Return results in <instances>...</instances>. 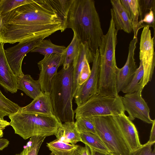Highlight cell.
I'll return each instance as SVG.
<instances>
[{
    "label": "cell",
    "mask_w": 155,
    "mask_h": 155,
    "mask_svg": "<svg viewBox=\"0 0 155 155\" xmlns=\"http://www.w3.org/2000/svg\"><path fill=\"white\" fill-rule=\"evenodd\" d=\"M46 137L44 136L31 137L23 150L19 153L15 155H38L40 147Z\"/></svg>",
    "instance_id": "4316f807"
},
{
    "label": "cell",
    "mask_w": 155,
    "mask_h": 155,
    "mask_svg": "<svg viewBox=\"0 0 155 155\" xmlns=\"http://www.w3.org/2000/svg\"><path fill=\"white\" fill-rule=\"evenodd\" d=\"M47 37L35 38L25 40L16 45L4 50L9 65L13 73L18 78L24 75L21 65L24 57L37 46Z\"/></svg>",
    "instance_id": "9c48e42d"
},
{
    "label": "cell",
    "mask_w": 155,
    "mask_h": 155,
    "mask_svg": "<svg viewBox=\"0 0 155 155\" xmlns=\"http://www.w3.org/2000/svg\"><path fill=\"white\" fill-rule=\"evenodd\" d=\"M66 47L55 45L50 39H43L31 52H38L44 56L53 54H63Z\"/></svg>",
    "instance_id": "d4e9b609"
},
{
    "label": "cell",
    "mask_w": 155,
    "mask_h": 155,
    "mask_svg": "<svg viewBox=\"0 0 155 155\" xmlns=\"http://www.w3.org/2000/svg\"><path fill=\"white\" fill-rule=\"evenodd\" d=\"M72 155H91L89 147L85 145L84 147L79 145L74 150Z\"/></svg>",
    "instance_id": "e575fe53"
},
{
    "label": "cell",
    "mask_w": 155,
    "mask_h": 155,
    "mask_svg": "<svg viewBox=\"0 0 155 155\" xmlns=\"http://www.w3.org/2000/svg\"><path fill=\"white\" fill-rule=\"evenodd\" d=\"M4 43H0V86L12 93L18 91V77L13 73L7 60L4 48Z\"/></svg>",
    "instance_id": "9a60e30c"
},
{
    "label": "cell",
    "mask_w": 155,
    "mask_h": 155,
    "mask_svg": "<svg viewBox=\"0 0 155 155\" xmlns=\"http://www.w3.org/2000/svg\"><path fill=\"white\" fill-rule=\"evenodd\" d=\"M90 149L91 155H113L109 152H104L91 148Z\"/></svg>",
    "instance_id": "74e56055"
},
{
    "label": "cell",
    "mask_w": 155,
    "mask_h": 155,
    "mask_svg": "<svg viewBox=\"0 0 155 155\" xmlns=\"http://www.w3.org/2000/svg\"><path fill=\"white\" fill-rule=\"evenodd\" d=\"M33 0H1L0 13L2 15L16 8L32 2Z\"/></svg>",
    "instance_id": "f1b7e54d"
},
{
    "label": "cell",
    "mask_w": 155,
    "mask_h": 155,
    "mask_svg": "<svg viewBox=\"0 0 155 155\" xmlns=\"http://www.w3.org/2000/svg\"><path fill=\"white\" fill-rule=\"evenodd\" d=\"M148 142L154 144L155 143V120L152 124V126L150 132V135Z\"/></svg>",
    "instance_id": "d590c367"
},
{
    "label": "cell",
    "mask_w": 155,
    "mask_h": 155,
    "mask_svg": "<svg viewBox=\"0 0 155 155\" xmlns=\"http://www.w3.org/2000/svg\"><path fill=\"white\" fill-rule=\"evenodd\" d=\"M8 117L15 134L25 140L35 136L54 135L62 124L55 115L24 112L20 110Z\"/></svg>",
    "instance_id": "5b68a950"
},
{
    "label": "cell",
    "mask_w": 155,
    "mask_h": 155,
    "mask_svg": "<svg viewBox=\"0 0 155 155\" xmlns=\"http://www.w3.org/2000/svg\"><path fill=\"white\" fill-rule=\"evenodd\" d=\"M153 144L147 142L136 150L131 151L129 155H155V148L153 150L152 149Z\"/></svg>",
    "instance_id": "1f68e13d"
},
{
    "label": "cell",
    "mask_w": 155,
    "mask_h": 155,
    "mask_svg": "<svg viewBox=\"0 0 155 155\" xmlns=\"http://www.w3.org/2000/svg\"><path fill=\"white\" fill-rule=\"evenodd\" d=\"M1 43V41H0V43Z\"/></svg>",
    "instance_id": "60d3db41"
},
{
    "label": "cell",
    "mask_w": 155,
    "mask_h": 155,
    "mask_svg": "<svg viewBox=\"0 0 155 155\" xmlns=\"http://www.w3.org/2000/svg\"><path fill=\"white\" fill-rule=\"evenodd\" d=\"M2 16L0 13V31L2 25Z\"/></svg>",
    "instance_id": "ab89813d"
},
{
    "label": "cell",
    "mask_w": 155,
    "mask_h": 155,
    "mask_svg": "<svg viewBox=\"0 0 155 155\" xmlns=\"http://www.w3.org/2000/svg\"><path fill=\"white\" fill-rule=\"evenodd\" d=\"M95 55L86 44L81 43L78 54L73 63V86L72 94L73 98L78 89V79L80 73L86 62L92 63Z\"/></svg>",
    "instance_id": "2e32d148"
},
{
    "label": "cell",
    "mask_w": 155,
    "mask_h": 155,
    "mask_svg": "<svg viewBox=\"0 0 155 155\" xmlns=\"http://www.w3.org/2000/svg\"><path fill=\"white\" fill-rule=\"evenodd\" d=\"M66 28H71L81 43L86 44L95 55L104 35L93 0H70Z\"/></svg>",
    "instance_id": "7a4b0ae2"
},
{
    "label": "cell",
    "mask_w": 155,
    "mask_h": 155,
    "mask_svg": "<svg viewBox=\"0 0 155 155\" xmlns=\"http://www.w3.org/2000/svg\"><path fill=\"white\" fill-rule=\"evenodd\" d=\"M79 145L65 143L57 139L47 143V146L51 152V155H72Z\"/></svg>",
    "instance_id": "7402d4cb"
},
{
    "label": "cell",
    "mask_w": 155,
    "mask_h": 155,
    "mask_svg": "<svg viewBox=\"0 0 155 155\" xmlns=\"http://www.w3.org/2000/svg\"><path fill=\"white\" fill-rule=\"evenodd\" d=\"M2 16L0 39L4 44L47 37L66 28L65 0H33Z\"/></svg>",
    "instance_id": "6da1fadb"
},
{
    "label": "cell",
    "mask_w": 155,
    "mask_h": 155,
    "mask_svg": "<svg viewBox=\"0 0 155 155\" xmlns=\"http://www.w3.org/2000/svg\"><path fill=\"white\" fill-rule=\"evenodd\" d=\"M9 144V141L7 139L0 138V150L7 147Z\"/></svg>",
    "instance_id": "f35d334b"
},
{
    "label": "cell",
    "mask_w": 155,
    "mask_h": 155,
    "mask_svg": "<svg viewBox=\"0 0 155 155\" xmlns=\"http://www.w3.org/2000/svg\"><path fill=\"white\" fill-rule=\"evenodd\" d=\"M21 107L6 98L0 90V109L7 113L9 115L16 113L20 109Z\"/></svg>",
    "instance_id": "f546056e"
},
{
    "label": "cell",
    "mask_w": 155,
    "mask_h": 155,
    "mask_svg": "<svg viewBox=\"0 0 155 155\" xmlns=\"http://www.w3.org/2000/svg\"><path fill=\"white\" fill-rule=\"evenodd\" d=\"M100 57L98 50L95 54L91 70V74L87 80L80 86L74 98L77 106L82 104L91 97L97 94L99 74Z\"/></svg>",
    "instance_id": "7c38bea8"
},
{
    "label": "cell",
    "mask_w": 155,
    "mask_h": 155,
    "mask_svg": "<svg viewBox=\"0 0 155 155\" xmlns=\"http://www.w3.org/2000/svg\"><path fill=\"white\" fill-rule=\"evenodd\" d=\"M73 64L57 72L51 83L50 94L54 115L62 122H74L72 107Z\"/></svg>",
    "instance_id": "277c9868"
},
{
    "label": "cell",
    "mask_w": 155,
    "mask_h": 155,
    "mask_svg": "<svg viewBox=\"0 0 155 155\" xmlns=\"http://www.w3.org/2000/svg\"><path fill=\"white\" fill-rule=\"evenodd\" d=\"M63 54L45 56L43 59L38 63L40 70L38 80L43 92L50 94L52 80L59 67L62 65Z\"/></svg>",
    "instance_id": "8fae6325"
},
{
    "label": "cell",
    "mask_w": 155,
    "mask_h": 155,
    "mask_svg": "<svg viewBox=\"0 0 155 155\" xmlns=\"http://www.w3.org/2000/svg\"><path fill=\"white\" fill-rule=\"evenodd\" d=\"M91 74V69L89 64L88 61H87L79 76L78 82V87L87 80Z\"/></svg>",
    "instance_id": "836d02e7"
},
{
    "label": "cell",
    "mask_w": 155,
    "mask_h": 155,
    "mask_svg": "<svg viewBox=\"0 0 155 155\" xmlns=\"http://www.w3.org/2000/svg\"><path fill=\"white\" fill-rule=\"evenodd\" d=\"M1 0H0V2Z\"/></svg>",
    "instance_id": "b9f144b4"
},
{
    "label": "cell",
    "mask_w": 155,
    "mask_h": 155,
    "mask_svg": "<svg viewBox=\"0 0 155 155\" xmlns=\"http://www.w3.org/2000/svg\"><path fill=\"white\" fill-rule=\"evenodd\" d=\"M21 111L46 115H55L50 94L43 92L27 106L21 107Z\"/></svg>",
    "instance_id": "e0dca14e"
},
{
    "label": "cell",
    "mask_w": 155,
    "mask_h": 155,
    "mask_svg": "<svg viewBox=\"0 0 155 155\" xmlns=\"http://www.w3.org/2000/svg\"><path fill=\"white\" fill-rule=\"evenodd\" d=\"M155 12L152 10L146 14L143 17V18L139 21L138 27L139 29L144 27V26L142 25L143 23L148 24L150 26L153 28L154 30V38L155 32V20H154Z\"/></svg>",
    "instance_id": "d6a6232c"
},
{
    "label": "cell",
    "mask_w": 155,
    "mask_h": 155,
    "mask_svg": "<svg viewBox=\"0 0 155 155\" xmlns=\"http://www.w3.org/2000/svg\"><path fill=\"white\" fill-rule=\"evenodd\" d=\"M76 119L75 125L80 133L87 132L97 134L91 117H80Z\"/></svg>",
    "instance_id": "83f0119b"
},
{
    "label": "cell",
    "mask_w": 155,
    "mask_h": 155,
    "mask_svg": "<svg viewBox=\"0 0 155 155\" xmlns=\"http://www.w3.org/2000/svg\"><path fill=\"white\" fill-rule=\"evenodd\" d=\"M97 134L113 155H129L131 150L112 115L91 117Z\"/></svg>",
    "instance_id": "8992f818"
},
{
    "label": "cell",
    "mask_w": 155,
    "mask_h": 155,
    "mask_svg": "<svg viewBox=\"0 0 155 155\" xmlns=\"http://www.w3.org/2000/svg\"><path fill=\"white\" fill-rule=\"evenodd\" d=\"M112 6L110 13L116 29L122 30L127 33L133 31L131 24L127 12L120 0H110Z\"/></svg>",
    "instance_id": "ac0fdd59"
},
{
    "label": "cell",
    "mask_w": 155,
    "mask_h": 155,
    "mask_svg": "<svg viewBox=\"0 0 155 155\" xmlns=\"http://www.w3.org/2000/svg\"><path fill=\"white\" fill-rule=\"evenodd\" d=\"M118 31L111 17L108 30L103 35L98 49L100 61L97 94L100 95L112 97L119 95L116 80L118 67L115 58Z\"/></svg>",
    "instance_id": "3957f363"
},
{
    "label": "cell",
    "mask_w": 155,
    "mask_h": 155,
    "mask_svg": "<svg viewBox=\"0 0 155 155\" xmlns=\"http://www.w3.org/2000/svg\"><path fill=\"white\" fill-rule=\"evenodd\" d=\"M143 89L133 93L126 94L122 97V101L125 111L128 114V117L131 121L137 118L149 124H152L150 115V109L142 96Z\"/></svg>",
    "instance_id": "30bf717a"
},
{
    "label": "cell",
    "mask_w": 155,
    "mask_h": 155,
    "mask_svg": "<svg viewBox=\"0 0 155 155\" xmlns=\"http://www.w3.org/2000/svg\"><path fill=\"white\" fill-rule=\"evenodd\" d=\"M137 42V37H134L129 45L128 55L126 61L121 68L118 67L116 74V85L118 94L129 84L137 69L134 58V51Z\"/></svg>",
    "instance_id": "4fadbf2b"
},
{
    "label": "cell",
    "mask_w": 155,
    "mask_h": 155,
    "mask_svg": "<svg viewBox=\"0 0 155 155\" xmlns=\"http://www.w3.org/2000/svg\"><path fill=\"white\" fill-rule=\"evenodd\" d=\"M144 71L141 62L140 61L139 67L137 69L131 81L122 91L126 94L133 93L141 89H143V84Z\"/></svg>",
    "instance_id": "484cf974"
},
{
    "label": "cell",
    "mask_w": 155,
    "mask_h": 155,
    "mask_svg": "<svg viewBox=\"0 0 155 155\" xmlns=\"http://www.w3.org/2000/svg\"><path fill=\"white\" fill-rule=\"evenodd\" d=\"M81 142L90 148L104 152H109L101 139L97 134L90 132L80 133Z\"/></svg>",
    "instance_id": "cb8c5ba5"
},
{
    "label": "cell",
    "mask_w": 155,
    "mask_h": 155,
    "mask_svg": "<svg viewBox=\"0 0 155 155\" xmlns=\"http://www.w3.org/2000/svg\"><path fill=\"white\" fill-rule=\"evenodd\" d=\"M121 2L125 8L132 26L134 37H137L139 30L138 19L139 13L138 0H120Z\"/></svg>",
    "instance_id": "44dd1931"
},
{
    "label": "cell",
    "mask_w": 155,
    "mask_h": 155,
    "mask_svg": "<svg viewBox=\"0 0 155 155\" xmlns=\"http://www.w3.org/2000/svg\"><path fill=\"white\" fill-rule=\"evenodd\" d=\"M150 28L149 25L144 26L140 44V60L144 71L143 88L152 80L155 65V39L152 38Z\"/></svg>",
    "instance_id": "ba28073f"
},
{
    "label": "cell",
    "mask_w": 155,
    "mask_h": 155,
    "mask_svg": "<svg viewBox=\"0 0 155 155\" xmlns=\"http://www.w3.org/2000/svg\"><path fill=\"white\" fill-rule=\"evenodd\" d=\"M10 125V123L6 120L0 119V138L3 136V130L6 127Z\"/></svg>",
    "instance_id": "8d00e7d4"
},
{
    "label": "cell",
    "mask_w": 155,
    "mask_h": 155,
    "mask_svg": "<svg viewBox=\"0 0 155 155\" xmlns=\"http://www.w3.org/2000/svg\"><path fill=\"white\" fill-rule=\"evenodd\" d=\"M81 42L74 33L71 41L66 48L63 54V68H68L77 56Z\"/></svg>",
    "instance_id": "603a6c76"
},
{
    "label": "cell",
    "mask_w": 155,
    "mask_h": 155,
    "mask_svg": "<svg viewBox=\"0 0 155 155\" xmlns=\"http://www.w3.org/2000/svg\"><path fill=\"white\" fill-rule=\"evenodd\" d=\"M125 111L122 97H112L97 94L77 106L74 112L76 119L80 117L117 115Z\"/></svg>",
    "instance_id": "52a82bcc"
},
{
    "label": "cell",
    "mask_w": 155,
    "mask_h": 155,
    "mask_svg": "<svg viewBox=\"0 0 155 155\" xmlns=\"http://www.w3.org/2000/svg\"><path fill=\"white\" fill-rule=\"evenodd\" d=\"M18 90L23 91L26 95L34 99L42 94L41 84L38 81L34 80L29 74L18 78Z\"/></svg>",
    "instance_id": "ffe728a7"
},
{
    "label": "cell",
    "mask_w": 155,
    "mask_h": 155,
    "mask_svg": "<svg viewBox=\"0 0 155 155\" xmlns=\"http://www.w3.org/2000/svg\"><path fill=\"white\" fill-rule=\"evenodd\" d=\"M124 113L113 116L131 150L133 151L140 147L142 144L135 125Z\"/></svg>",
    "instance_id": "5bb4252c"
},
{
    "label": "cell",
    "mask_w": 155,
    "mask_h": 155,
    "mask_svg": "<svg viewBox=\"0 0 155 155\" xmlns=\"http://www.w3.org/2000/svg\"><path fill=\"white\" fill-rule=\"evenodd\" d=\"M57 139L64 142L75 145L81 141L80 133L74 122H65L58 129L54 134Z\"/></svg>",
    "instance_id": "d6986e66"
},
{
    "label": "cell",
    "mask_w": 155,
    "mask_h": 155,
    "mask_svg": "<svg viewBox=\"0 0 155 155\" xmlns=\"http://www.w3.org/2000/svg\"><path fill=\"white\" fill-rule=\"evenodd\" d=\"M138 3L140 21L150 10L155 12V0H138Z\"/></svg>",
    "instance_id": "4dcf8cb0"
}]
</instances>
